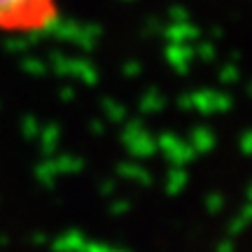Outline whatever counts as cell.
<instances>
[{"mask_svg":"<svg viewBox=\"0 0 252 252\" xmlns=\"http://www.w3.org/2000/svg\"><path fill=\"white\" fill-rule=\"evenodd\" d=\"M61 19L59 0H0L2 35H42Z\"/></svg>","mask_w":252,"mask_h":252,"instance_id":"6da1fadb","label":"cell"}]
</instances>
